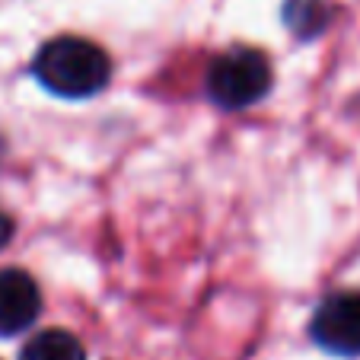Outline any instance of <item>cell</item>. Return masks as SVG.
Returning a JSON list of instances; mask_svg holds the SVG:
<instances>
[{
	"label": "cell",
	"mask_w": 360,
	"mask_h": 360,
	"mask_svg": "<svg viewBox=\"0 0 360 360\" xmlns=\"http://www.w3.org/2000/svg\"><path fill=\"white\" fill-rule=\"evenodd\" d=\"M32 70L41 86L61 99H86L109 83L112 64L109 55L96 41L61 35V39H51L41 45Z\"/></svg>",
	"instance_id": "obj_1"
},
{
	"label": "cell",
	"mask_w": 360,
	"mask_h": 360,
	"mask_svg": "<svg viewBox=\"0 0 360 360\" xmlns=\"http://www.w3.org/2000/svg\"><path fill=\"white\" fill-rule=\"evenodd\" d=\"M274 83L271 64L255 48H230L207 70V96L224 109H249Z\"/></svg>",
	"instance_id": "obj_2"
},
{
	"label": "cell",
	"mask_w": 360,
	"mask_h": 360,
	"mask_svg": "<svg viewBox=\"0 0 360 360\" xmlns=\"http://www.w3.org/2000/svg\"><path fill=\"white\" fill-rule=\"evenodd\" d=\"M313 338L338 357L360 354V290H341L322 300L313 316Z\"/></svg>",
	"instance_id": "obj_3"
},
{
	"label": "cell",
	"mask_w": 360,
	"mask_h": 360,
	"mask_svg": "<svg viewBox=\"0 0 360 360\" xmlns=\"http://www.w3.org/2000/svg\"><path fill=\"white\" fill-rule=\"evenodd\" d=\"M41 309V293L35 281L20 268L0 271V338L26 332Z\"/></svg>",
	"instance_id": "obj_4"
},
{
	"label": "cell",
	"mask_w": 360,
	"mask_h": 360,
	"mask_svg": "<svg viewBox=\"0 0 360 360\" xmlns=\"http://www.w3.org/2000/svg\"><path fill=\"white\" fill-rule=\"evenodd\" d=\"M83 345L64 328H48L26 341L20 360H83Z\"/></svg>",
	"instance_id": "obj_5"
},
{
	"label": "cell",
	"mask_w": 360,
	"mask_h": 360,
	"mask_svg": "<svg viewBox=\"0 0 360 360\" xmlns=\"http://www.w3.org/2000/svg\"><path fill=\"white\" fill-rule=\"evenodd\" d=\"M287 22L297 35H316L326 29L328 7L326 0H290L287 4Z\"/></svg>",
	"instance_id": "obj_6"
},
{
	"label": "cell",
	"mask_w": 360,
	"mask_h": 360,
	"mask_svg": "<svg viewBox=\"0 0 360 360\" xmlns=\"http://www.w3.org/2000/svg\"><path fill=\"white\" fill-rule=\"evenodd\" d=\"M10 239H13V220H10L7 214L0 211V249H4Z\"/></svg>",
	"instance_id": "obj_7"
}]
</instances>
